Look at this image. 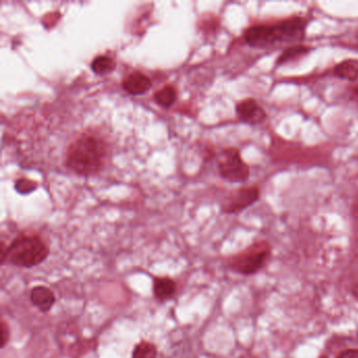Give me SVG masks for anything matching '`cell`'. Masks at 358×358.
<instances>
[{
    "instance_id": "6da1fadb",
    "label": "cell",
    "mask_w": 358,
    "mask_h": 358,
    "mask_svg": "<svg viewBox=\"0 0 358 358\" xmlns=\"http://www.w3.org/2000/svg\"><path fill=\"white\" fill-rule=\"evenodd\" d=\"M308 21L305 17L293 16L274 25H257L248 27L244 38L255 49H266L277 43H296L304 40Z\"/></svg>"
},
{
    "instance_id": "7a4b0ae2",
    "label": "cell",
    "mask_w": 358,
    "mask_h": 358,
    "mask_svg": "<svg viewBox=\"0 0 358 358\" xmlns=\"http://www.w3.org/2000/svg\"><path fill=\"white\" fill-rule=\"evenodd\" d=\"M105 143L94 136L84 135L68 147L66 166L80 176L99 172L106 159Z\"/></svg>"
},
{
    "instance_id": "3957f363",
    "label": "cell",
    "mask_w": 358,
    "mask_h": 358,
    "mask_svg": "<svg viewBox=\"0 0 358 358\" xmlns=\"http://www.w3.org/2000/svg\"><path fill=\"white\" fill-rule=\"evenodd\" d=\"M0 253V264L3 266L9 261L18 268L29 269L48 259L50 249L38 235H21L9 246L1 244Z\"/></svg>"
},
{
    "instance_id": "277c9868",
    "label": "cell",
    "mask_w": 358,
    "mask_h": 358,
    "mask_svg": "<svg viewBox=\"0 0 358 358\" xmlns=\"http://www.w3.org/2000/svg\"><path fill=\"white\" fill-rule=\"evenodd\" d=\"M271 255V247L266 241L253 244L229 261L230 269L242 275L259 272Z\"/></svg>"
},
{
    "instance_id": "5b68a950",
    "label": "cell",
    "mask_w": 358,
    "mask_h": 358,
    "mask_svg": "<svg viewBox=\"0 0 358 358\" xmlns=\"http://www.w3.org/2000/svg\"><path fill=\"white\" fill-rule=\"evenodd\" d=\"M222 178L231 183H245L251 176V169L242 158L238 149H228L222 151L219 162Z\"/></svg>"
},
{
    "instance_id": "8992f818",
    "label": "cell",
    "mask_w": 358,
    "mask_h": 358,
    "mask_svg": "<svg viewBox=\"0 0 358 358\" xmlns=\"http://www.w3.org/2000/svg\"><path fill=\"white\" fill-rule=\"evenodd\" d=\"M259 196L261 192L257 186L239 188L228 194L222 204V209L226 214H240L257 203Z\"/></svg>"
},
{
    "instance_id": "52a82bcc",
    "label": "cell",
    "mask_w": 358,
    "mask_h": 358,
    "mask_svg": "<svg viewBox=\"0 0 358 358\" xmlns=\"http://www.w3.org/2000/svg\"><path fill=\"white\" fill-rule=\"evenodd\" d=\"M235 113L244 123L257 127L263 123L267 118L266 111L253 98L242 100L235 106Z\"/></svg>"
},
{
    "instance_id": "ba28073f",
    "label": "cell",
    "mask_w": 358,
    "mask_h": 358,
    "mask_svg": "<svg viewBox=\"0 0 358 358\" xmlns=\"http://www.w3.org/2000/svg\"><path fill=\"white\" fill-rule=\"evenodd\" d=\"M31 303L42 314H48L56 304V295L49 287L38 285L33 287L29 293Z\"/></svg>"
},
{
    "instance_id": "9c48e42d",
    "label": "cell",
    "mask_w": 358,
    "mask_h": 358,
    "mask_svg": "<svg viewBox=\"0 0 358 358\" xmlns=\"http://www.w3.org/2000/svg\"><path fill=\"white\" fill-rule=\"evenodd\" d=\"M177 292V283L169 277H155L153 279V293L155 300L167 302L174 298Z\"/></svg>"
},
{
    "instance_id": "30bf717a",
    "label": "cell",
    "mask_w": 358,
    "mask_h": 358,
    "mask_svg": "<svg viewBox=\"0 0 358 358\" xmlns=\"http://www.w3.org/2000/svg\"><path fill=\"white\" fill-rule=\"evenodd\" d=\"M151 82L143 73L133 72L122 82V88L131 95H143L151 88Z\"/></svg>"
},
{
    "instance_id": "8fae6325",
    "label": "cell",
    "mask_w": 358,
    "mask_h": 358,
    "mask_svg": "<svg viewBox=\"0 0 358 358\" xmlns=\"http://www.w3.org/2000/svg\"><path fill=\"white\" fill-rule=\"evenodd\" d=\"M334 76L350 82L358 81V59H346L336 64Z\"/></svg>"
},
{
    "instance_id": "7c38bea8",
    "label": "cell",
    "mask_w": 358,
    "mask_h": 358,
    "mask_svg": "<svg viewBox=\"0 0 358 358\" xmlns=\"http://www.w3.org/2000/svg\"><path fill=\"white\" fill-rule=\"evenodd\" d=\"M314 48H311L309 45L304 44H293L289 48L285 49L284 52L277 57V66H284V64L292 62V61L298 60L302 57L306 56L309 53L312 52Z\"/></svg>"
},
{
    "instance_id": "4fadbf2b",
    "label": "cell",
    "mask_w": 358,
    "mask_h": 358,
    "mask_svg": "<svg viewBox=\"0 0 358 358\" xmlns=\"http://www.w3.org/2000/svg\"><path fill=\"white\" fill-rule=\"evenodd\" d=\"M131 358H158V348L149 340H141L133 347Z\"/></svg>"
},
{
    "instance_id": "5bb4252c",
    "label": "cell",
    "mask_w": 358,
    "mask_h": 358,
    "mask_svg": "<svg viewBox=\"0 0 358 358\" xmlns=\"http://www.w3.org/2000/svg\"><path fill=\"white\" fill-rule=\"evenodd\" d=\"M92 70L95 74L104 76L110 74L116 68V62L108 56H98L92 62Z\"/></svg>"
},
{
    "instance_id": "9a60e30c",
    "label": "cell",
    "mask_w": 358,
    "mask_h": 358,
    "mask_svg": "<svg viewBox=\"0 0 358 358\" xmlns=\"http://www.w3.org/2000/svg\"><path fill=\"white\" fill-rule=\"evenodd\" d=\"M153 98L159 105L163 106V107H170L177 99L176 88L171 86H164L162 90L155 92Z\"/></svg>"
},
{
    "instance_id": "2e32d148",
    "label": "cell",
    "mask_w": 358,
    "mask_h": 358,
    "mask_svg": "<svg viewBox=\"0 0 358 358\" xmlns=\"http://www.w3.org/2000/svg\"><path fill=\"white\" fill-rule=\"evenodd\" d=\"M15 188L21 194H29L36 188V184L32 181L27 180V179H21L15 184Z\"/></svg>"
},
{
    "instance_id": "e0dca14e",
    "label": "cell",
    "mask_w": 358,
    "mask_h": 358,
    "mask_svg": "<svg viewBox=\"0 0 358 358\" xmlns=\"http://www.w3.org/2000/svg\"><path fill=\"white\" fill-rule=\"evenodd\" d=\"M11 338V331H10V327L5 320L0 324V348L3 349L8 345Z\"/></svg>"
},
{
    "instance_id": "ac0fdd59",
    "label": "cell",
    "mask_w": 358,
    "mask_h": 358,
    "mask_svg": "<svg viewBox=\"0 0 358 358\" xmlns=\"http://www.w3.org/2000/svg\"><path fill=\"white\" fill-rule=\"evenodd\" d=\"M337 358H358V349H349L342 352Z\"/></svg>"
},
{
    "instance_id": "d6986e66",
    "label": "cell",
    "mask_w": 358,
    "mask_h": 358,
    "mask_svg": "<svg viewBox=\"0 0 358 358\" xmlns=\"http://www.w3.org/2000/svg\"><path fill=\"white\" fill-rule=\"evenodd\" d=\"M350 92H351V95L353 96L354 99L358 102V81H356V84H354V86L350 88Z\"/></svg>"
}]
</instances>
